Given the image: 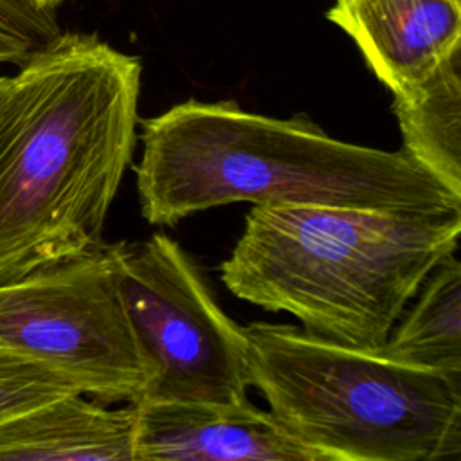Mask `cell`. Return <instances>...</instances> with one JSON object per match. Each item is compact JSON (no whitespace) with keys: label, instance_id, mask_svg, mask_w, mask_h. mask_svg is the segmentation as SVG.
<instances>
[{"label":"cell","instance_id":"cell-9","mask_svg":"<svg viewBox=\"0 0 461 461\" xmlns=\"http://www.w3.org/2000/svg\"><path fill=\"white\" fill-rule=\"evenodd\" d=\"M133 405L67 394L0 423V461H133Z\"/></svg>","mask_w":461,"mask_h":461},{"label":"cell","instance_id":"cell-5","mask_svg":"<svg viewBox=\"0 0 461 461\" xmlns=\"http://www.w3.org/2000/svg\"><path fill=\"white\" fill-rule=\"evenodd\" d=\"M119 299L146 366L140 402L249 403L247 335L162 232L110 243Z\"/></svg>","mask_w":461,"mask_h":461},{"label":"cell","instance_id":"cell-3","mask_svg":"<svg viewBox=\"0 0 461 461\" xmlns=\"http://www.w3.org/2000/svg\"><path fill=\"white\" fill-rule=\"evenodd\" d=\"M459 232L461 209L252 205L220 276L236 297L286 312L312 335L378 351Z\"/></svg>","mask_w":461,"mask_h":461},{"label":"cell","instance_id":"cell-2","mask_svg":"<svg viewBox=\"0 0 461 461\" xmlns=\"http://www.w3.org/2000/svg\"><path fill=\"white\" fill-rule=\"evenodd\" d=\"M135 166L142 218L173 225L227 203L330 205L387 212L461 209L402 149L328 135L306 113H252L234 101L187 99L140 121Z\"/></svg>","mask_w":461,"mask_h":461},{"label":"cell","instance_id":"cell-6","mask_svg":"<svg viewBox=\"0 0 461 461\" xmlns=\"http://www.w3.org/2000/svg\"><path fill=\"white\" fill-rule=\"evenodd\" d=\"M0 344L103 403H135L148 378L106 243L0 283Z\"/></svg>","mask_w":461,"mask_h":461},{"label":"cell","instance_id":"cell-8","mask_svg":"<svg viewBox=\"0 0 461 461\" xmlns=\"http://www.w3.org/2000/svg\"><path fill=\"white\" fill-rule=\"evenodd\" d=\"M326 18L393 97L409 95L461 52V0H335Z\"/></svg>","mask_w":461,"mask_h":461},{"label":"cell","instance_id":"cell-7","mask_svg":"<svg viewBox=\"0 0 461 461\" xmlns=\"http://www.w3.org/2000/svg\"><path fill=\"white\" fill-rule=\"evenodd\" d=\"M133 405V461H330L250 402Z\"/></svg>","mask_w":461,"mask_h":461},{"label":"cell","instance_id":"cell-13","mask_svg":"<svg viewBox=\"0 0 461 461\" xmlns=\"http://www.w3.org/2000/svg\"><path fill=\"white\" fill-rule=\"evenodd\" d=\"M52 13L31 0H0V27L20 34L38 49L59 34Z\"/></svg>","mask_w":461,"mask_h":461},{"label":"cell","instance_id":"cell-1","mask_svg":"<svg viewBox=\"0 0 461 461\" xmlns=\"http://www.w3.org/2000/svg\"><path fill=\"white\" fill-rule=\"evenodd\" d=\"M140 74L137 56L83 32H59L18 65L0 137V283L104 243Z\"/></svg>","mask_w":461,"mask_h":461},{"label":"cell","instance_id":"cell-10","mask_svg":"<svg viewBox=\"0 0 461 461\" xmlns=\"http://www.w3.org/2000/svg\"><path fill=\"white\" fill-rule=\"evenodd\" d=\"M418 299L393 326L380 355L436 371L461 385V263L450 254L423 281Z\"/></svg>","mask_w":461,"mask_h":461},{"label":"cell","instance_id":"cell-14","mask_svg":"<svg viewBox=\"0 0 461 461\" xmlns=\"http://www.w3.org/2000/svg\"><path fill=\"white\" fill-rule=\"evenodd\" d=\"M32 50H36L20 34L0 27V63L20 65Z\"/></svg>","mask_w":461,"mask_h":461},{"label":"cell","instance_id":"cell-12","mask_svg":"<svg viewBox=\"0 0 461 461\" xmlns=\"http://www.w3.org/2000/svg\"><path fill=\"white\" fill-rule=\"evenodd\" d=\"M76 393L83 394L67 375L0 344V423Z\"/></svg>","mask_w":461,"mask_h":461},{"label":"cell","instance_id":"cell-17","mask_svg":"<svg viewBox=\"0 0 461 461\" xmlns=\"http://www.w3.org/2000/svg\"><path fill=\"white\" fill-rule=\"evenodd\" d=\"M63 2H65V0H49V7L54 11V9H56L59 4H63Z\"/></svg>","mask_w":461,"mask_h":461},{"label":"cell","instance_id":"cell-11","mask_svg":"<svg viewBox=\"0 0 461 461\" xmlns=\"http://www.w3.org/2000/svg\"><path fill=\"white\" fill-rule=\"evenodd\" d=\"M391 110L403 139L402 151L461 194V52L409 95L393 97Z\"/></svg>","mask_w":461,"mask_h":461},{"label":"cell","instance_id":"cell-16","mask_svg":"<svg viewBox=\"0 0 461 461\" xmlns=\"http://www.w3.org/2000/svg\"><path fill=\"white\" fill-rule=\"evenodd\" d=\"M31 2H34L38 7H41V9H45V11H52V9L49 7V0H31Z\"/></svg>","mask_w":461,"mask_h":461},{"label":"cell","instance_id":"cell-15","mask_svg":"<svg viewBox=\"0 0 461 461\" xmlns=\"http://www.w3.org/2000/svg\"><path fill=\"white\" fill-rule=\"evenodd\" d=\"M13 106H14L13 76H0V137L11 119Z\"/></svg>","mask_w":461,"mask_h":461},{"label":"cell","instance_id":"cell-4","mask_svg":"<svg viewBox=\"0 0 461 461\" xmlns=\"http://www.w3.org/2000/svg\"><path fill=\"white\" fill-rule=\"evenodd\" d=\"M247 378L297 441L330 461H438L461 452V385L312 335L252 322Z\"/></svg>","mask_w":461,"mask_h":461}]
</instances>
